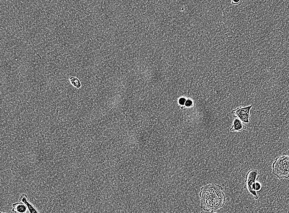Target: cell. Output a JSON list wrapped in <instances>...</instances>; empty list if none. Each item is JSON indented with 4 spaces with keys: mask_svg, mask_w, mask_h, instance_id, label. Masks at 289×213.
<instances>
[{
    "mask_svg": "<svg viewBox=\"0 0 289 213\" xmlns=\"http://www.w3.org/2000/svg\"><path fill=\"white\" fill-rule=\"evenodd\" d=\"M221 186L210 184L201 187L199 194L201 208L205 212L215 213L225 205L226 198Z\"/></svg>",
    "mask_w": 289,
    "mask_h": 213,
    "instance_id": "obj_1",
    "label": "cell"
},
{
    "mask_svg": "<svg viewBox=\"0 0 289 213\" xmlns=\"http://www.w3.org/2000/svg\"><path fill=\"white\" fill-rule=\"evenodd\" d=\"M272 172L279 179L289 178V156L283 154L275 159L272 165Z\"/></svg>",
    "mask_w": 289,
    "mask_h": 213,
    "instance_id": "obj_2",
    "label": "cell"
},
{
    "mask_svg": "<svg viewBox=\"0 0 289 213\" xmlns=\"http://www.w3.org/2000/svg\"><path fill=\"white\" fill-rule=\"evenodd\" d=\"M259 177V172L257 170L252 169L248 171L245 177L244 188L248 190L252 195L255 199H258V197L255 189L256 180Z\"/></svg>",
    "mask_w": 289,
    "mask_h": 213,
    "instance_id": "obj_3",
    "label": "cell"
},
{
    "mask_svg": "<svg viewBox=\"0 0 289 213\" xmlns=\"http://www.w3.org/2000/svg\"><path fill=\"white\" fill-rule=\"evenodd\" d=\"M252 105L246 106H240L232 111L233 117L238 118L245 123H249L251 118V110Z\"/></svg>",
    "mask_w": 289,
    "mask_h": 213,
    "instance_id": "obj_4",
    "label": "cell"
},
{
    "mask_svg": "<svg viewBox=\"0 0 289 213\" xmlns=\"http://www.w3.org/2000/svg\"><path fill=\"white\" fill-rule=\"evenodd\" d=\"M247 127L243 124V122L238 118H235L234 120L233 125L230 130L233 133L240 132L246 130Z\"/></svg>",
    "mask_w": 289,
    "mask_h": 213,
    "instance_id": "obj_5",
    "label": "cell"
},
{
    "mask_svg": "<svg viewBox=\"0 0 289 213\" xmlns=\"http://www.w3.org/2000/svg\"><path fill=\"white\" fill-rule=\"evenodd\" d=\"M20 201L23 202V203H24V204L26 205L29 212L31 213H37L39 212V211L37 210V209L31 204V202H29V200H28V196L26 194H22L21 196H20Z\"/></svg>",
    "mask_w": 289,
    "mask_h": 213,
    "instance_id": "obj_6",
    "label": "cell"
},
{
    "mask_svg": "<svg viewBox=\"0 0 289 213\" xmlns=\"http://www.w3.org/2000/svg\"><path fill=\"white\" fill-rule=\"evenodd\" d=\"M12 211L14 213H24L26 212L28 210L26 205L21 201L14 203L12 205Z\"/></svg>",
    "mask_w": 289,
    "mask_h": 213,
    "instance_id": "obj_7",
    "label": "cell"
},
{
    "mask_svg": "<svg viewBox=\"0 0 289 213\" xmlns=\"http://www.w3.org/2000/svg\"><path fill=\"white\" fill-rule=\"evenodd\" d=\"M69 79L70 83L75 88L79 89L82 87V83L77 78L72 76Z\"/></svg>",
    "mask_w": 289,
    "mask_h": 213,
    "instance_id": "obj_8",
    "label": "cell"
},
{
    "mask_svg": "<svg viewBox=\"0 0 289 213\" xmlns=\"http://www.w3.org/2000/svg\"><path fill=\"white\" fill-rule=\"evenodd\" d=\"M186 100H187V99H186L184 97H180L178 99V102L179 104L180 105V106H184V105H185V103Z\"/></svg>",
    "mask_w": 289,
    "mask_h": 213,
    "instance_id": "obj_9",
    "label": "cell"
},
{
    "mask_svg": "<svg viewBox=\"0 0 289 213\" xmlns=\"http://www.w3.org/2000/svg\"><path fill=\"white\" fill-rule=\"evenodd\" d=\"M193 105V101L191 99H187L186 100L184 106L187 107H190L192 106Z\"/></svg>",
    "mask_w": 289,
    "mask_h": 213,
    "instance_id": "obj_10",
    "label": "cell"
},
{
    "mask_svg": "<svg viewBox=\"0 0 289 213\" xmlns=\"http://www.w3.org/2000/svg\"><path fill=\"white\" fill-rule=\"evenodd\" d=\"M262 188L261 183L259 182H256V185H255V189H256L257 192L261 191Z\"/></svg>",
    "mask_w": 289,
    "mask_h": 213,
    "instance_id": "obj_11",
    "label": "cell"
},
{
    "mask_svg": "<svg viewBox=\"0 0 289 213\" xmlns=\"http://www.w3.org/2000/svg\"><path fill=\"white\" fill-rule=\"evenodd\" d=\"M241 2V0H231V3L233 5H237Z\"/></svg>",
    "mask_w": 289,
    "mask_h": 213,
    "instance_id": "obj_12",
    "label": "cell"
}]
</instances>
